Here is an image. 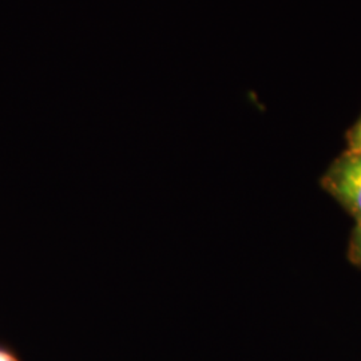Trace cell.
Segmentation results:
<instances>
[{
	"label": "cell",
	"instance_id": "obj_2",
	"mask_svg": "<svg viewBox=\"0 0 361 361\" xmlns=\"http://www.w3.org/2000/svg\"><path fill=\"white\" fill-rule=\"evenodd\" d=\"M349 259L361 268V221L357 222V226L352 233L349 243Z\"/></svg>",
	"mask_w": 361,
	"mask_h": 361
},
{
	"label": "cell",
	"instance_id": "obj_4",
	"mask_svg": "<svg viewBox=\"0 0 361 361\" xmlns=\"http://www.w3.org/2000/svg\"><path fill=\"white\" fill-rule=\"evenodd\" d=\"M0 361H19L13 355H11L10 352L7 350H3L0 349Z\"/></svg>",
	"mask_w": 361,
	"mask_h": 361
},
{
	"label": "cell",
	"instance_id": "obj_1",
	"mask_svg": "<svg viewBox=\"0 0 361 361\" xmlns=\"http://www.w3.org/2000/svg\"><path fill=\"white\" fill-rule=\"evenodd\" d=\"M324 189L361 221V153L347 150L340 155L323 178Z\"/></svg>",
	"mask_w": 361,
	"mask_h": 361
},
{
	"label": "cell",
	"instance_id": "obj_3",
	"mask_svg": "<svg viewBox=\"0 0 361 361\" xmlns=\"http://www.w3.org/2000/svg\"><path fill=\"white\" fill-rule=\"evenodd\" d=\"M348 150L361 153V116L356 125L349 130Z\"/></svg>",
	"mask_w": 361,
	"mask_h": 361
}]
</instances>
